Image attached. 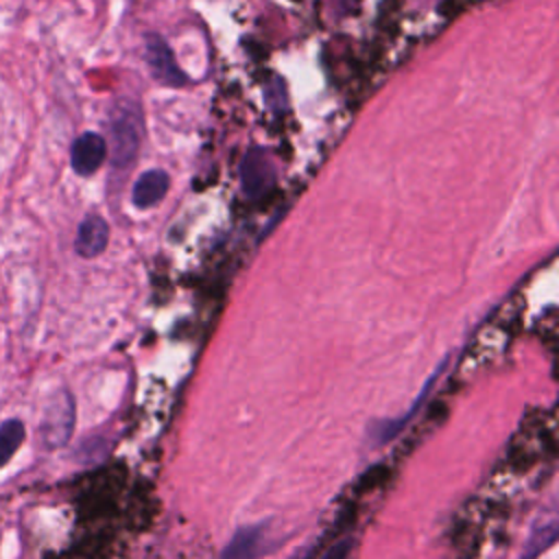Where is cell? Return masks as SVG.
<instances>
[{"label":"cell","instance_id":"cell-8","mask_svg":"<svg viewBox=\"0 0 559 559\" xmlns=\"http://www.w3.org/2000/svg\"><path fill=\"white\" fill-rule=\"evenodd\" d=\"M262 537H264V526H242L234 533L225 550L221 552V559H258L260 548H262Z\"/></svg>","mask_w":559,"mask_h":559},{"label":"cell","instance_id":"cell-12","mask_svg":"<svg viewBox=\"0 0 559 559\" xmlns=\"http://www.w3.org/2000/svg\"><path fill=\"white\" fill-rule=\"evenodd\" d=\"M349 546H352V542H349V539H343V542L334 544V546L323 555V559H347Z\"/></svg>","mask_w":559,"mask_h":559},{"label":"cell","instance_id":"cell-2","mask_svg":"<svg viewBox=\"0 0 559 559\" xmlns=\"http://www.w3.org/2000/svg\"><path fill=\"white\" fill-rule=\"evenodd\" d=\"M74 428V397L68 391L55 393L41 413L39 437L46 448H61L68 443Z\"/></svg>","mask_w":559,"mask_h":559},{"label":"cell","instance_id":"cell-3","mask_svg":"<svg viewBox=\"0 0 559 559\" xmlns=\"http://www.w3.org/2000/svg\"><path fill=\"white\" fill-rule=\"evenodd\" d=\"M144 61L151 76L164 87H183L190 83L188 74L179 68L168 41L157 33H148L144 37Z\"/></svg>","mask_w":559,"mask_h":559},{"label":"cell","instance_id":"cell-7","mask_svg":"<svg viewBox=\"0 0 559 559\" xmlns=\"http://www.w3.org/2000/svg\"><path fill=\"white\" fill-rule=\"evenodd\" d=\"M107 242H109L107 221L98 214H87L76 229V238H74L76 253L81 258H96L105 251Z\"/></svg>","mask_w":559,"mask_h":559},{"label":"cell","instance_id":"cell-11","mask_svg":"<svg viewBox=\"0 0 559 559\" xmlns=\"http://www.w3.org/2000/svg\"><path fill=\"white\" fill-rule=\"evenodd\" d=\"M555 539H557V522H548L546 526L533 531L524 546L522 559H537L546 548L555 544Z\"/></svg>","mask_w":559,"mask_h":559},{"label":"cell","instance_id":"cell-10","mask_svg":"<svg viewBox=\"0 0 559 559\" xmlns=\"http://www.w3.org/2000/svg\"><path fill=\"white\" fill-rule=\"evenodd\" d=\"M24 441V424L20 419H7L0 424V467H4Z\"/></svg>","mask_w":559,"mask_h":559},{"label":"cell","instance_id":"cell-1","mask_svg":"<svg viewBox=\"0 0 559 559\" xmlns=\"http://www.w3.org/2000/svg\"><path fill=\"white\" fill-rule=\"evenodd\" d=\"M142 109L133 100H118L109 111V146L116 168H129L142 146Z\"/></svg>","mask_w":559,"mask_h":559},{"label":"cell","instance_id":"cell-6","mask_svg":"<svg viewBox=\"0 0 559 559\" xmlns=\"http://www.w3.org/2000/svg\"><path fill=\"white\" fill-rule=\"evenodd\" d=\"M168 188H170L168 173L162 168H148L135 179L131 188V201L138 210H148L166 197Z\"/></svg>","mask_w":559,"mask_h":559},{"label":"cell","instance_id":"cell-4","mask_svg":"<svg viewBox=\"0 0 559 559\" xmlns=\"http://www.w3.org/2000/svg\"><path fill=\"white\" fill-rule=\"evenodd\" d=\"M240 190L247 199H258L266 194L275 183V164L266 148L251 146L240 159Z\"/></svg>","mask_w":559,"mask_h":559},{"label":"cell","instance_id":"cell-5","mask_svg":"<svg viewBox=\"0 0 559 559\" xmlns=\"http://www.w3.org/2000/svg\"><path fill=\"white\" fill-rule=\"evenodd\" d=\"M107 157V140L96 131L81 133L70 151V164L72 170L81 177L94 175Z\"/></svg>","mask_w":559,"mask_h":559},{"label":"cell","instance_id":"cell-9","mask_svg":"<svg viewBox=\"0 0 559 559\" xmlns=\"http://www.w3.org/2000/svg\"><path fill=\"white\" fill-rule=\"evenodd\" d=\"M445 365H448V360H443V362L439 365V369H437V371L426 380L424 391L419 393V397H417V400H415V404L406 411V415H404V417H397V419H393V421H382V428H378V443H386V441H391V439L402 430V426H404V424L415 415V411L421 406V402L426 400V393H428V391H430V386L439 380V373L445 369Z\"/></svg>","mask_w":559,"mask_h":559}]
</instances>
